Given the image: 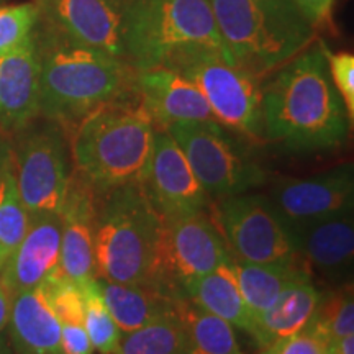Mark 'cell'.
I'll list each match as a JSON object with an SVG mask.
<instances>
[{
	"mask_svg": "<svg viewBox=\"0 0 354 354\" xmlns=\"http://www.w3.org/2000/svg\"><path fill=\"white\" fill-rule=\"evenodd\" d=\"M261 86L263 140L294 153L335 149L353 120L330 77L322 41L312 43Z\"/></svg>",
	"mask_w": 354,
	"mask_h": 354,
	"instance_id": "obj_1",
	"label": "cell"
},
{
	"mask_svg": "<svg viewBox=\"0 0 354 354\" xmlns=\"http://www.w3.org/2000/svg\"><path fill=\"white\" fill-rule=\"evenodd\" d=\"M37 46L39 113L57 125L76 128L95 109L136 94V71L109 53L74 41L53 26Z\"/></svg>",
	"mask_w": 354,
	"mask_h": 354,
	"instance_id": "obj_2",
	"label": "cell"
},
{
	"mask_svg": "<svg viewBox=\"0 0 354 354\" xmlns=\"http://www.w3.org/2000/svg\"><path fill=\"white\" fill-rule=\"evenodd\" d=\"M154 133L136 94L95 109L74 128L71 153L77 176L95 192L141 184L151 162Z\"/></svg>",
	"mask_w": 354,
	"mask_h": 354,
	"instance_id": "obj_3",
	"label": "cell"
},
{
	"mask_svg": "<svg viewBox=\"0 0 354 354\" xmlns=\"http://www.w3.org/2000/svg\"><path fill=\"white\" fill-rule=\"evenodd\" d=\"M100 196V202L95 197L94 215L97 277L156 287L162 218L141 184L120 185Z\"/></svg>",
	"mask_w": 354,
	"mask_h": 354,
	"instance_id": "obj_4",
	"label": "cell"
},
{
	"mask_svg": "<svg viewBox=\"0 0 354 354\" xmlns=\"http://www.w3.org/2000/svg\"><path fill=\"white\" fill-rule=\"evenodd\" d=\"M234 66L266 79L315 41L292 0H209Z\"/></svg>",
	"mask_w": 354,
	"mask_h": 354,
	"instance_id": "obj_5",
	"label": "cell"
},
{
	"mask_svg": "<svg viewBox=\"0 0 354 354\" xmlns=\"http://www.w3.org/2000/svg\"><path fill=\"white\" fill-rule=\"evenodd\" d=\"M190 48H210L233 63L209 0H135L127 21L125 53L136 73L159 68L174 53Z\"/></svg>",
	"mask_w": 354,
	"mask_h": 354,
	"instance_id": "obj_6",
	"label": "cell"
},
{
	"mask_svg": "<svg viewBox=\"0 0 354 354\" xmlns=\"http://www.w3.org/2000/svg\"><path fill=\"white\" fill-rule=\"evenodd\" d=\"M162 68L176 71L196 84L221 127L232 128L253 140H263V79L238 68L210 48L177 51L167 57Z\"/></svg>",
	"mask_w": 354,
	"mask_h": 354,
	"instance_id": "obj_7",
	"label": "cell"
},
{
	"mask_svg": "<svg viewBox=\"0 0 354 354\" xmlns=\"http://www.w3.org/2000/svg\"><path fill=\"white\" fill-rule=\"evenodd\" d=\"M210 198L245 194L264 180V171L230 138L218 122H185L167 128Z\"/></svg>",
	"mask_w": 354,
	"mask_h": 354,
	"instance_id": "obj_8",
	"label": "cell"
},
{
	"mask_svg": "<svg viewBox=\"0 0 354 354\" xmlns=\"http://www.w3.org/2000/svg\"><path fill=\"white\" fill-rule=\"evenodd\" d=\"M233 254L216 223L198 214L162 218L156 287L172 297H183L190 281L230 263Z\"/></svg>",
	"mask_w": 354,
	"mask_h": 354,
	"instance_id": "obj_9",
	"label": "cell"
},
{
	"mask_svg": "<svg viewBox=\"0 0 354 354\" xmlns=\"http://www.w3.org/2000/svg\"><path fill=\"white\" fill-rule=\"evenodd\" d=\"M215 210V223L233 258L256 264L300 259L289 227L266 196L238 194L220 198Z\"/></svg>",
	"mask_w": 354,
	"mask_h": 354,
	"instance_id": "obj_10",
	"label": "cell"
},
{
	"mask_svg": "<svg viewBox=\"0 0 354 354\" xmlns=\"http://www.w3.org/2000/svg\"><path fill=\"white\" fill-rule=\"evenodd\" d=\"M17 187L30 216L59 214L69 187V162L57 123L30 133L13 156Z\"/></svg>",
	"mask_w": 354,
	"mask_h": 354,
	"instance_id": "obj_11",
	"label": "cell"
},
{
	"mask_svg": "<svg viewBox=\"0 0 354 354\" xmlns=\"http://www.w3.org/2000/svg\"><path fill=\"white\" fill-rule=\"evenodd\" d=\"M33 3L39 17L64 37L127 63V21L135 0H35Z\"/></svg>",
	"mask_w": 354,
	"mask_h": 354,
	"instance_id": "obj_12",
	"label": "cell"
},
{
	"mask_svg": "<svg viewBox=\"0 0 354 354\" xmlns=\"http://www.w3.org/2000/svg\"><path fill=\"white\" fill-rule=\"evenodd\" d=\"M268 198L289 228L346 214L354 203L353 165L338 166L307 179L282 177Z\"/></svg>",
	"mask_w": 354,
	"mask_h": 354,
	"instance_id": "obj_13",
	"label": "cell"
},
{
	"mask_svg": "<svg viewBox=\"0 0 354 354\" xmlns=\"http://www.w3.org/2000/svg\"><path fill=\"white\" fill-rule=\"evenodd\" d=\"M141 187L161 218L205 212L212 201L190 169L180 146L166 130L154 133L151 162Z\"/></svg>",
	"mask_w": 354,
	"mask_h": 354,
	"instance_id": "obj_14",
	"label": "cell"
},
{
	"mask_svg": "<svg viewBox=\"0 0 354 354\" xmlns=\"http://www.w3.org/2000/svg\"><path fill=\"white\" fill-rule=\"evenodd\" d=\"M61 251L56 272L82 287L95 281L94 215L95 190L81 176H71L61 207Z\"/></svg>",
	"mask_w": 354,
	"mask_h": 354,
	"instance_id": "obj_15",
	"label": "cell"
},
{
	"mask_svg": "<svg viewBox=\"0 0 354 354\" xmlns=\"http://www.w3.org/2000/svg\"><path fill=\"white\" fill-rule=\"evenodd\" d=\"M135 87L141 107L156 130L185 122H216L196 84L169 68L138 71Z\"/></svg>",
	"mask_w": 354,
	"mask_h": 354,
	"instance_id": "obj_16",
	"label": "cell"
},
{
	"mask_svg": "<svg viewBox=\"0 0 354 354\" xmlns=\"http://www.w3.org/2000/svg\"><path fill=\"white\" fill-rule=\"evenodd\" d=\"M310 276L317 272L335 286L351 282L354 259L353 210L304 227L289 228Z\"/></svg>",
	"mask_w": 354,
	"mask_h": 354,
	"instance_id": "obj_17",
	"label": "cell"
},
{
	"mask_svg": "<svg viewBox=\"0 0 354 354\" xmlns=\"http://www.w3.org/2000/svg\"><path fill=\"white\" fill-rule=\"evenodd\" d=\"M59 251L61 215H32L24 240L7 258L0 277L15 295L19 292L38 289L57 269Z\"/></svg>",
	"mask_w": 354,
	"mask_h": 354,
	"instance_id": "obj_18",
	"label": "cell"
},
{
	"mask_svg": "<svg viewBox=\"0 0 354 354\" xmlns=\"http://www.w3.org/2000/svg\"><path fill=\"white\" fill-rule=\"evenodd\" d=\"M39 113V55L30 37L0 56V127L20 131Z\"/></svg>",
	"mask_w": 354,
	"mask_h": 354,
	"instance_id": "obj_19",
	"label": "cell"
},
{
	"mask_svg": "<svg viewBox=\"0 0 354 354\" xmlns=\"http://www.w3.org/2000/svg\"><path fill=\"white\" fill-rule=\"evenodd\" d=\"M8 326L17 354H64L61 323L38 289L15 295Z\"/></svg>",
	"mask_w": 354,
	"mask_h": 354,
	"instance_id": "obj_20",
	"label": "cell"
},
{
	"mask_svg": "<svg viewBox=\"0 0 354 354\" xmlns=\"http://www.w3.org/2000/svg\"><path fill=\"white\" fill-rule=\"evenodd\" d=\"M322 292L312 279H305L286 287L264 312L253 318L251 336L261 348H268L277 339L299 333L308 325Z\"/></svg>",
	"mask_w": 354,
	"mask_h": 354,
	"instance_id": "obj_21",
	"label": "cell"
},
{
	"mask_svg": "<svg viewBox=\"0 0 354 354\" xmlns=\"http://www.w3.org/2000/svg\"><path fill=\"white\" fill-rule=\"evenodd\" d=\"M99 279V277H97ZM104 302L123 335L179 312L180 300L149 286L120 284L99 279Z\"/></svg>",
	"mask_w": 354,
	"mask_h": 354,
	"instance_id": "obj_22",
	"label": "cell"
},
{
	"mask_svg": "<svg viewBox=\"0 0 354 354\" xmlns=\"http://www.w3.org/2000/svg\"><path fill=\"white\" fill-rule=\"evenodd\" d=\"M183 297L197 308L251 333L253 313L243 299L233 271V259L184 286Z\"/></svg>",
	"mask_w": 354,
	"mask_h": 354,
	"instance_id": "obj_23",
	"label": "cell"
},
{
	"mask_svg": "<svg viewBox=\"0 0 354 354\" xmlns=\"http://www.w3.org/2000/svg\"><path fill=\"white\" fill-rule=\"evenodd\" d=\"M233 271L253 318L264 312L286 287L294 282L312 279L302 259L290 263L256 264L233 258Z\"/></svg>",
	"mask_w": 354,
	"mask_h": 354,
	"instance_id": "obj_24",
	"label": "cell"
},
{
	"mask_svg": "<svg viewBox=\"0 0 354 354\" xmlns=\"http://www.w3.org/2000/svg\"><path fill=\"white\" fill-rule=\"evenodd\" d=\"M179 310L185 326L184 354H243L230 323L185 299L180 300Z\"/></svg>",
	"mask_w": 354,
	"mask_h": 354,
	"instance_id": "obj_25",
	"label": "cell"
},
{
	"mask_svg": "<svg viewBox=\"0 0 354 354\" xmlns=\"http://www.w3.org/2000/svg\"><path fill=\"white\" fill-rule=\"evenodd\" d=\"M184 349L185 326L179 310L177 313L122 335L115 354H184Z\"/></svg>",
	"mask_w": 354,
	"mask_h": 354,
	"instance_id": "obj_26",
	"label": "cell"
},
{
	"mask_svg": "<svg viewBox=\"0 0 354 354\" xmlns=\"http://www.w3.org/2000/svg\"><path fill=\"white\" fill-rule=\"evenodd\" d=\"M325 343L354 333V294L353 284L336 286V289L323 294L312 320L305 326Z\"/></svg>",
	"mask_w": 354,
	"mask_h": 354,
	"instance_id": "obj_27",
	"label": "cell"
},
{
	"mask_svg": "<svg viewBox=\"0 0 354 354\" xmlns=\"http://www.w3.org/2000/svg\"><path fill=\"white\" fill-rule=\"evenodd\" d=\"M30 227V214L21 202L13 171L12 153L0 171V246L8 254L20 245Z\"/></svg>",
	"mask_w": 354,
	"mask_h": 354,
	"instance_id": "obj_28",
	"label": "cell"
},
{
	"mask_svg": "<svg viewBox=\"0 0 354 354\" xmlns=\"http://www.w3.org/2000/svg\"><path fill=\"white\" fill-rule=\"evenodd\" d=\"M79 289L84 304V328L92 346L100 354H115L123 333L104 302L99 279L87 282Z\"/></svg>",
	"mask_w": 354,
	"mask_h": 354,
	"instance_id": "obj_29",
	"label": "cell"
},
{
	"mask_svg": "<svg viewBox=\"0 0 354 354\" xmlns=\"http://www.w3.org/2000/svg\"><path fill=\"white\" fill-rule=\"evenodd\" d=\"M38 20L39 12L35 3L0 7V56L15 50L32 37Z\"/></svg>",
	"mask_w": 354,
	"mask_h": 354,
	"instance_id": "obj_30",
	"label": "cell"
},
{
	"mask_svg": "<svg viewBox=\"0 0 354 354\" xmlns=\"http://www.w3.org/2000/svg\"><path fill=\"white\" fill-rule=\"evenodd\" d=\"M325 53L326 64H328L330 77L333 81L336 91L342 95L344 107L348 110L349 118H354V56L351 53H333L322 41Z\"/></svg>",
	"mask_w": 354,
	"mask_h": 354,
	"instance_id": "obj_31",
	"label": "cell"
},
{
	"mask_svg": "<svg viewBox=\"0 0 354 354\" xmlns=\"http://www.w3.org/2000/svg\"><path fill=\"white\" fill-rule=\"evenodd\" d=\"M326 343L308 328L299 333L277 339L268 348H263L261 354H325Z\"/></svg>",
	"mask_w": 354,
	"mask_h": 354,
	"instance_id": "obj_32",
	"label": "cell"
},
{
	"mask_svg": "<svg viewBox=\"0 0 354 354\" xmlns=\"http://www.w3.org/2000/svg\"><path fill=\"white\" fill-rule=\"evenodd\" d=\"M61 339L64 354H94L84 323H61Z\"/></svg>",
	"mask_w": 354,
	"mask_h": 354,
	"instance_id": "obj_33",
	"label": "cell"
},
{
	"mask_svg": "<svg viewBox=\"0 0 354 354\" xmlns=\"http://www.w3.org/2000/svg\"><path fill=\"white\" fill-rule=\"evenodd\" d=\"M292 2L315 30L325 28L331 24L336 0H292Z\"/></svg>",
	"mask_w": 354,
	"mask_h": 354,
	"instance_id": "obj_34",
	"label": "cell"
},
{
	"mask_svg": "<svg viewBox=\"0 0 354 354\" xmlns=\"http://www.w3.org/2000/svg\"><path fill=\"white\" fill-rule=\"evenodd\" d=\"M13 299H15V292L0 277V331L6 328L8 325V320H10Z\"/></svg>",
	"mask_w": 354,
	"mask_h": 354,
	"instance_id": "obj_35",
	"label": "cell"
},
{
	"mask_svg": "<svg viewBox=\"0 0 354 354\" xmlns=\"http://www.w3.org/2000/svg\"><path fill=\"white\" fill-rule=\"evenodd\" d=\"M325 354H354V333L326 343Z\"/></svg>",
	"mask_w": 354,
	"mask_h": 354,
	"instance_id": "obj_36",
	"label": "cell"
},
{
	"mask_svg": "<svg viewBox=\"0 0 354 354\" xmlns=\"http://www.w3.org/2000/svg\"><path fill=\"white\" fill-rule=\"evenodd\" d=\"M8 256H10V254H8V251L6 250V248L0 246V271H2L3 264H6V261H7Z\"/></svg>",
	"mask_w": 354,
	"mask_h": 354,
	"instance_id": "obj_37",
	"label": "cell"
},
{
	"mask_svg": "<svg viewBox=\"0 0 354 354\" xmlns=\"http://www.w3.org/2000/svg\"><path fill=\"white\" fill-rule=\"evenodd\" d=\"M8 154H10L8 149H3V151L0 153V171H2V166H3V162H6V159L8 158Z\"/></svg>",
	"mask_w": 354,
	"mask_h": 354,
	"instance_id": "obj_38",
	"label": "cell"
}]
</instances>
